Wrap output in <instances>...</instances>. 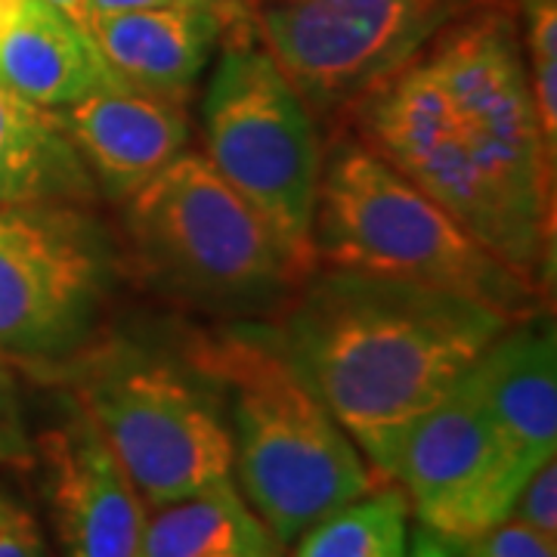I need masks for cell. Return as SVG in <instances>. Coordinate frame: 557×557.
<instances>
[{"label":"cell","mask_w":557,"mask_h":557,"mask_svg":"<svg viewBox=\"0 0 557 557\" xmlns=\"http://www.w3.org/2000/svg\"><path fill=\"white\" fill-rule=\"evenodd\" d=\"M350 112L369 149L539 288L555 236V161L502 7L453 22Z\"/></svg>","instance_id":"1"},{"label":"cell","mask_w":557,"mask_h":557,"mask_svg":"<svg viewBox=\"0 0 557 557\" xmlns=\"http://www.w3.org/2000/svg\"><path fill=\"white\" fill-rule=\"evenodd\" d=\"M511 319L443 288L317 267L260 335L359 449L446 397Z\"/></svg>","instance_id":"2"},{"label":"cell","mask_w":557,"mask_h":557,"mask_svg":"<svg viewBox=\"0 0 557 557\" xmlns=\"http://www.w3.org/2000/svg\"><path fill=\"white\" fill-rule=\"evenodd\" d=\"M189 366L230 399L233 468L251 511L282 545L372 490L357 443L300 384L258 325L199 338Z\"/></svg>","instance_id":"3"},{"label":"cell","mask_w":557,"mask_h":557,"mask_svg":"<svg viewBox=\"0 0 557 557\" xmlns=\"http://www.w3.org/2000/svg\"><path fill=\"white\" fill-rule=\"evenodd\" d=\"M313 258L317 267L443 288L511 322L536 313V285L483 248L449 211L357 134H341L322 152Z\"/></svg>","instance_id":"4"},{"label":"cell","mask_w":557,"mask_h":557,"mask_svg":"<svg viewBox=\"0 0 557 557\" xmlns=\"http://www.w3.org/2000/svg\"><path fill=\"white\" fill-rule=\"evenodd\" d=\"M124 205L139 273L196 307H276L310 273L201 152L186 149Z\"/></svg>","instance_id":"5"},{"label":"cell","mask_w":557,"mask_h":557,"mask_svg":"<svg viewBox=\"0 0 557 557\" xmlns=\"http://www.w3.org/2000/svg\"><path fill=\"white\" fill-rule=\"evenodd\" d=\"M201 156L220 177L258 208L307 270H317V112L258 35H239L223 47L201 100Z\"/></svg>","instance_id":"6"},{"label":"cell","mask_w":557,"mask_h":557,"mask_svg":"<svg viewBox=\"0 0 557 557\" xmlns=\"http://www.w3.org/2000/svg\"><path fill=\"white\" fill-rule=\"evenodd\" d=\"M84 412L115 453L139 498L156 508L201 493L233 474V437L220 394L131 344L72 359Z\"/></svg>","instance_id":"7"},{"label":"cell","mask_w":557,"mask_h":557,"mask_svg":"<svg viewBox=\"0 0 557 557\" xmlns=\"http://www.w3.org/2000/svg\"><path fill=\"white\" fill-rule=\"evenodd\" d=\"M115 255L84 205H0V354L28 366L75 357L112 295Z\"/></svg>","instance_id":"8"},{"label":"cell","mask_w":557,"mask_h":557,"mask_svg":"<svg viewBox=\"0 0 557 557\" xmlns=\"http://www.w3.org/2000/svg\"><path fill=\"white\" fill-rule=\"evenodd\" d=\"M362 453L403 486L424 530L458 548L508 520L536 471L486 406L471 369L440 403Z\"/></svg>","instance_id":"9"},{"label":"cell","mask_w":557,"mask_h":557,"mask_svg":"<svg viewBox=\"0 0 557 557\" xmlns=\"http://www.w3.org/2000/svg\"><path fill=\"white\" fill-rule=\"evenodd\" d=\"M486 0H260L255 35L317 115L350 109L375 84Z\"/></svg>","instance_id":"10"},{"label":"cell","mask_w":557,"mask_h":557,"mask_svg":"<svg viewBox=\"0 0 557 557\" xmlns=\"http://www.w3.org/2000/svg\"><path fill=\"white\" fill-rule=\"evenodd\" d=\"M62 557H139L146 502L78 399L35 446Z\"/></svg>","instance_id":"11"},{"label":"cell","mask_w":557,"mask_h":557,"mask_svg":"<svg viewBox=\"0 0 557 557\" xmlns=\"http://www.w3.org/2000/svg\"><path fill=\"white\" fill-rule=\"evenodd\" d=\"M60 119L97 189L121 205L180 159L193 137L183 102L161 100L121 81H109L60 109Z\"/></svg>","instance_id":"12"},{"label":"cell","mask_w":557,"mask_h":557,"mask_svg":"<svg viewBox=\"0 0 557 557\" xmlns=\"http://www.w3.org/2000/svg\"><path fill=\"white\" fill-rule=\"evenodd\" d=\"M220 7L177 3L90 16L87 32L112 78L161 100L186 102L223 38L226 13Z\"/></svg>","instance_id":"13"},{"label":"cell","mask_w":557,"mask_h":557,"mask_svg":"<svg viewBox=\"0 0 557 557\" xmlns=\"http://www.w3.org/2000/svg\"><path fill=\"white\" fill-rule=\"evenodd\" d=\"M112 78L87 25L47 0H13L0 22V84L25 100L65 109Z\"/></svg>","instance_id":"14"},{"label":"cell","mask_w":557,"mask_h":557,"mask_svg":"<svg viewBox=\"0 0 557 557\" xmlns=\"http://www.w3.org/2000/svg\"><path fill=\"white\" fill-rule=\"evenodd\" d=\"M471 379L505 434L533 468L557 449V335L552 319L511 322L480 359Z\"/></svg>","instance_id":"15"},{"label":"cell","mask_w":557,"mask_h":557,"mask_svg":"<svg viewBox=\"0 0 557 557\" xmlns=\"http://www.w3.org/2000/svg\"><path fill=\"white\" fill-rule=\"evenodd\" d=\"M100 196L60 109L0 84V205H87Z\"/></svg>","instance_id":"16"},{"label":"cell","mask_w":557,"mask_h":557,"mask_svg":"<svg viewBox=\"0 0 557 557\" xmlns=\"http://www.w3.org/2000/svg\"><path fill=\"white\" fill-rule=\"evenodd\" d=\"M139 557H278L276 536L233 480L149 508Z\"/></svg>","instance_id":"17"},{"label":"cell","mask_w":557,"mask_h":557,"mask_svg":"<svg viewBox=\"0 0 557 557\" xmlns=\"http://www.w3.org/2000/svg\"><path fill=\"white\" fill-rule=\"evenodd\" d=\"M406 552L409 502L397 490H369L317 520L298 539L295 557H406Z\"/></svg>","instance_id":"18"},{"label":"cell","mask_w":557,"mask_h":557,"mask_svg":"<svg viewBox=\"0 0 557 557\" xmlns=\"http://www.w3.org/2000/svg\"><path fill=\"white\" fill-rule=\"evenodd\" d=\"M523 53L548 159L557 161V0H523Z\"/></svg>","instance_id":"19"},{"label":"cell","mask_w":557,"mask_h":557,"mask_svg":"<svg viewBox=\"0 0 557 557\" xmlns=\"http://www.w3.org/2000/svg\"><path fill=\"white\" fill-rule=\"evenodd\" d=\"M511 520H520L523 527L536 530L539 536L557 542V461L548 458L539 465L523 483V490L511 505Z\"/></svg>","instance_id":"20"},{"label":"cell","mask_w":557,"mask_h":557,"mask_svg":"<svg viewBox=\"0 0 557 557\" xmlns=\"http://www.w3.org/2000/svg\"><path fill=\"white\" fill-rule=\"evenodd\" d=\"M465 557H557L552 539L539 536L536 530L523 527L520 520H502L493 530L461 545Z\"/></svg>","instance_id":"21"},{"label":"cell","mask_w":557,"mask_h":557,"mask_svg":"<svg viewBox=\"0 0 557 557\" xmlns=\"http://www.w3.org/2000/svg\"><path fill=\"white\" fill-rule=\"evenodd\" d=\"M7 366L10 362L0 357V468H28L35 465V446L25 434L16 381Z\"/></svg>","instance_id":"22"},{"label":"cell","mask_w":557,"mask_h":557,"mask_svg":"<svg viewBox=\"0 0 557 557\" xmlns=\"http://www.w3.org/2000/svg\"><path fill=\"white\" fill-rule=\"evenodd\" d=\"M0 557H50L38 520L7 493H0Z\"/></svg>","instance_id":"23"},{"label":"cell","mask_w":557,"mask_h":557,"mask_svg":"<svg viewBox=\"0 0 557 557\" xmlns=\"http://www.w3.org/2000/svg\"><path fill=\"white\" fill-rule=\"evenodd\" d=\"M87 20L90 16H112V13H134V10H152V7H177V3H196V0H84Z\"/></svg>","instance_id":"24"},{"label":"cell","mask_w":557,"mask_h":557,"mask_svg":"<svg viewBox=\"0 0 557 557\" xmlns=\"http://www.w3.org/2000/svg\"><path fill=\"white\" fill-rule=\"evenodd\" d=\"M406 557H456V552H453V545H449L446 539H440L437 533L418 530L416 536H412V545H409Z\"/></svg>","instance_id":"25"},{"label":"cell","mask_w":557,"mask_h":557,"mask_svg":"<svg viewBox=\"0 0 557 557\" xmlns=\"http://www.w3.org/2000/svg\"><path fill=\"white\" fill-rule=\"evenodd\" d=\"M47 3L60 7V10H65L72 20H78L81 25H87V3H84V0H47Z\"/></svg>","instance_id":"26"},{"label":"cell","mask_w":557,"mask_h":557,"mask_svg":"<svg viewBox=\"0 0 557 557\" xmlns=\"http://www.w3.org/2000/svg\"><path fill=\"white\" fill-rule=\"evenodd\" d=\"M10 7H13V0H0V22H3V16L10 13Z\"/></svg>","instance_id":"27"},{"label":"cell","mask_w":557,"mask_h":557,"mask_svg":"<svg viewBox=\"0 0 557 557\" xmlns=\"http://www.w3.org/2000/svg\"><path fill=\"white\" fill-rule=\"evenodd\" d=\"M196 3H223V0H196Z\"/></svg>","instance_id":"28"},{"label":"cell","mask_w":557,"mask_h":557,"mask_svg":"<svg viewBox=\"0 0 557 557\" xmlns=\"http://www.w3.org/2000/svg\"><path fill=\"white\" fill-rule=\"evenodd\" d=\"M0 357H3V354H0ZM3 359H7V357H3ZM7 362H10V359H7Z\"/></svg>","instance_id":"29"}]
</instances>
